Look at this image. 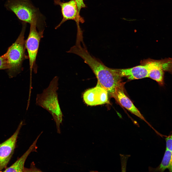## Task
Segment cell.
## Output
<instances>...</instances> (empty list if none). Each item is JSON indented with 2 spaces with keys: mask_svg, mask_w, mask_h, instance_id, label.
<instances>
[{
  "mask_svg": "<svg viewBox=\"0 0 172 172\" xmlns=\"http://www.w3.org/2000/svg\"><path fill=\"white\" fill-rule=\"evenodd\" d=\"M172 152L166 149L163 159L160 165L156 168H151V171L163 172L168 169L172 172Z\"/></svg>",
  "mask_w": 172,
  "mask_h": 172,
  "instance_id": "cell-13",
  "label": "cell"
},
{
  "mask_svg": "<svg viewBox=\"0 0 172 172\" xmlns=\"http://www.w3.org/2000/svg\"><path fill=\"white\" fill-rule=\"evenodd\" d=\"M30 24L29 33L25 41V45L28 54L31 77L33 70L34 73L37 72L36 60L40 41L43 36V31L37 30L38 25L36 22H33Z\"/></svg>",
  "mask_w": 172,
  "mask_h": 172,
  "instance_id": "cell-5",
  "label": "cell"
},
{
  "mask_svg": "<svg viewBox=\"0 0 172 172\" xmlns=\"http://www.w3.org/2000/svg\"><path fill=\"white\" fill-rule=\"evenodd\" d=\"M42 132L38 136L35 140L27 150L20 158L10 167L5 168L4 172H24L25 168L24 164L28 156L32 152H37L38 148L37 143L39 138L42 134Z\"/></svg>",
  "mask_w": 172,
  "mask_h": 172,
  "instance_id": "cell-11",
  "label": "cell"
},
{
  "mask_svg": "<svg viewBox=\"0 0 172 172\" xmlns=\"http://www.w3.org/2000/svg\"><path fill=\"white\" fill-rule=\"evenodd\" d=\"M22 29L19 36L5 54L8 65L7 72L11 78L15 76L20 72L23 61L28 57L25 53L24 39L26 23L22 22Z\"/></svg>",
  "mask_w": 172,
  "mask_h": 172,
  "instance_id": "cell-3",
  "label": "cell"
},
{
  "mask_svg": "<svg viewBox=\"0 0 172 172\" xmlns=\"http://www.w3.org/2000/svg\"><path fill=\"white\" fill-rule=\"evenodd\" d=\"M76 3L78 12H80L81 8L86 7V5L84 3L83 0H75Z\"/></svg>",
  "mask_w": 172,
  "mask_h": 172,
  "instance_id": "cell-16",
  "label": "cell"
},
{
  "mask_svg": "<svg viewBox=\"0 0 172 172\" xmlns=\"http://www.w3.org/2000/svg\"><path fill=\"white\" fill-rule=\"evenodd\" d=\"M5 6L7 10L15 14L22 22L30 24L36 22L38 29L42 30L40 24L42 16L31 0H7Z\"/></svg>",
  "mask_w": 172,
  "mask_h": 172,
  "instance_id": "cell-4",
  "label": "cell"
},
{
  "mask_svg": "<svg viewBox=\"0 0 172 172\" xmlns=\"http://www.w3.org/2000/svg\"><path fill=\"white\" fill-rule=\"evenodd\" d=\"M8 65L5 54L0 56V70L7 69Z\"/></svg>",
  "mask_w": 172,
  "mask_h": 172,
  "instance_id": "cell-14",
  "label": "cell"
},
{
  "mask_svg": "<svg viewBox=\"0 0 172 172\" xmlns=\"http://www.w3.org/2000/svg\"><path fill=\"white\" fill-rule=\"evenodd\" d=\"M147 64L149 68L148 77L157 81L161 86L164 84V70L158 65L157 60L148 59L142 61Z\"/></svg>",
  "mask_w": 172,
  "mask_h": 172,
  "instance_id": "cell-12",
  "label": "cell"
},
{
  "mask_svg": "<svg viewBox=\"0 0 172 172\" xmlns=\"http://www.w3.org/2000/svg\"><path fill=\"white\" fill-rule=\"evenodd\" d=\"M59 79L58 77L55 76L47 87L42 93L37 94L36 103L51 114L55 123L57 132L60 134V125L63 120V115L60 106L57 92L59 88Z\"/></svg>",
  "mask_w": 172,
  "mask_h": 172,
  "instance_id": "cell-2",
  "label": "cell"
},
{
  "mask_svg": "<svg viewBox=\"0 0 172 172\" xmlns=\"http://www.w3.org/2000/svg\"><path fill=\"white\" fill-rule=\"evenodd\" d=\"M108 95L107 90L97 82L95 87L84 92L83 97L87 104L93 106L108 103Z\"/></svg>",
  "mask_w": 172,
  "mask_h": 172,
  "instance_id": "cell-8",
  "label": "cell"
},
{
  "mask_svg": "<svg viewBox=\"0 0 172 172\" xmlns=\"http://www.w3.org/2000/svg\"><path fill=\"white\" fill-rule=\"evenodd\" d=\"M78 55L90 67L95 75L98 82L107 91L108 95L113 97L117 90L124 85L121 77L116 69L108 67L92 56L87 48H83L78 52Z\"/></svg>",
  "mask_w": 172,
  "mask_h": 172,
  "instance_id": "cell-1",
  "label": "cell"
},
{
  "mask_svg": "<svg viewBox=\"0 0 172 172\" xmlns=\"http://www.w3.org/2000/svg\"><path fill=\"white\" fill-rule=\"evenodd\" d=\"M121 105L126 108L132 113L136 116L147 123L150 126H151L146 121L139 111L125 94L124 85L118 88L113 97Z\"/></svg>",
  "mask_w": 172,
  "mask_h": 172,
  "instance_id": "cell-9",
  "label": "cell"
},
{
  "mask_svg": "<svg viewBox=\"0 0 172 172\" xmlns=\"http://www.w3.org/2000/svg\"><path fill=\"white\" fill-rule=\"evenodd\" d=\"M40 169L37 168L35 166L34 162H32L30 168H25L24 172H42Z\"/></svg>",
  "mask_w": 172,
  "mask_h": 172,
  "instance_id": "cell-17",
  "label": "cell"
},
{
  "mask_svg": "<svg viewBox=\"0 0 172 172\" xmlns=\"http://www.w3.org/2000/svg\"><path fill=\"white\" fill-rule=\"evenodd\" d=\"M54 2L56 5L60 6L63 16L62 20L55 28L59 27L66 21L72 20L74 21L76 24L77 35H82V32L80 27L79 23L84 22V20L78 12L77 4L75 0H70L66 2H63L60 0H54Z\"/></svg>",
  "mask_w": 172,
  "mask_h": 172,
  "instance_id": "cell-6",
  "label": "cell"
},
{
  "mask_svg": "<svg viewBox=\"0 0 172 172\" xmlns=\"http://www.w3.org/2000/svg\"><path fill=\"white\" fill-rule=\"evenodd\" d=\"M172 135L168 136L166 138V149L172 152Z\"/></svg>",
  "mask_w": 172,
  "mask_h": 172,
  "instance_id": "cell-15",
  "label": "cell"
},
{
  "mask_svg": "<svg viewBox=\"0 0 172 172\" xmlns=\"http://www.w3.org/2000/svg\"><path fill=\"white\" fill-rule=\"evenodd\" d=\"M23 124L22 121L13 134L0 144V172L6 166L10 161L15 148L17 139Z\"/></svg>",
  "mask_w": 172,
  "mask_h": 172,
  "instance_id": "cell-7",
  "label": "cell"
},
{
  "mask_svg": "<svg viewBox=\"0 0 172 172\" xmlns=\"http://www.w3.org/2000/svg\"><path fill=\"white\" fill-rule=\"evenodd\" d=\"M117 70L121 77H125L131 80L148 77L149 68L146 64L141 63V65L131 68Z\"/></svg>",
  "mask_w": 172,
  "mask_h": 172,
  "instance_id": "cell-10",
  "label": "cell"
}]
</instances>
